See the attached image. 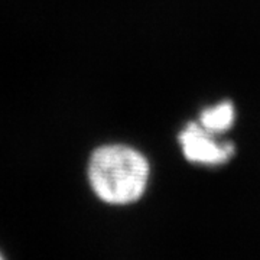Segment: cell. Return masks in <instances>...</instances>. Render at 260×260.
I'll return each mask as SVG.
<instances>
[{
	"label": "cell",
	"mask_w": 260,
	"mask_h": 260,
	"mask_svg": "<svg viewBox=\"0 0 260 260\" xmlns=\"http://www.w3.org/2000/svg\"><path fill=\"white\" fill-rule=\"evenodd\" d=\"M150 174L146 155L127 143H104L94 149L87 162V181L91 192L110 207L139 203L148 191Z\"/></svg>",
	"instance_id": "6da1fadb"
},
{
	"label": "cell",
	"mask_w": 260,
	"mask_h": 260,
	"mask_svg": "<svg viewBox=\"0 0 260 260\" xmlns=\"http://www.w3.org/2000/svg\"><path fill=\"white\" fill-rule=\"evenodd\" d=\"M234 120H236V109L232 102H221L211 107H205L198 117V123L207 132L213 133L215 136H221L232 129Z\"/></svg>",
	"instance_id": "3957f363"
},
{
	"label": "cell",
	"mask_w": 260,
	"mask_h": 260,
	"mask_svg": "<svg viewBox=\"0 0 260 260\" xmlns=\"http://www.w3.org/2000/svg\"><path fill=\"white\" fill-rule=\"evenodd\" d=\"M178 143L184 158L198 167H221L233 159L236 146L233 142L220 140L198 123L189 121L178 135Z\"/></svg>",
	"instance_id": "7a4b0ae2"
},
{
	"label": "cell",
	"mask_w": 260,
	"mask_h": 260,
	"mask_svg": "<svg viewBox=\"0 0 260 260\" xmlns=\"http://www.w3.org/2000/svg\"><path fill=\"white\" fill-rule=\"evenodd\" d=\"M0 260H8V259H6V256H5V254L2 253V250H0Z\"/></svg>",
	"instance_id": "277c9868"
}]
</instances>
